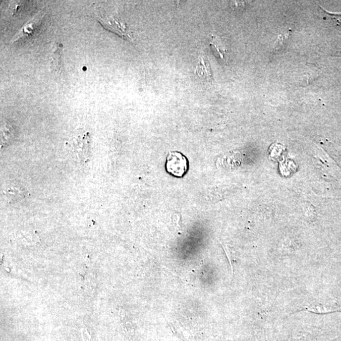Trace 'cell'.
<instances>
[{
    "label": "cell",
    "mask_w": 341,
    "mask_h": 341,
    "mask_svg": "<svg viewBox=\"0 0 341 341\" xmlns=\"http://www.w3.org/2000/svg\"><path fill=\"white\" fill-rule=\"evenodd\" d=\"M62 49L59 43L55 44L54 51H52L50 60L55 71L58 73H63L64 70V64L62 60Z\"/></svg>",
    "instance_id": "277c9868"
},
{
    "label": "cell",
    "mask_w": 341,
    "mask_h": 341,
    "mask_svg": "<svg viewBox=\"0 0 341 341\" xmlns=\"http://www.w3.org/2000/svg\"><path fill=\"white\" fill-rule=\"evenodd\" d=\"M308 312L316 313H330L335 312H339L340 309L337 306L327 304L312 305L306 308Z\"/></svg>",
    "instance_id": "5b68a950"
},
{
    "label": "cell",
    "mask_w": 341,
    "mask_h": 341,
    "mask_svg": "<svg viewBox=\"0 0 341 341\" xmlns=\"http://www.w3.org/2000/svg\"><path fill=\"white\" fill-rule=\"evenodd\" d=\"M22 190L16 189V188H12V189H7L6 192H4L5 196L10 198L12 200H17L22 199L25 196L24 192Z\"/></svg>",
    "instance_id": "8992f818"
},
{
    "label": "cell",
    "mask_w": 341,
    "mask_h": 341,
    "mask_svg": "<svg viewBox=\"0 0 341 341\" xmlns=\"http://www.w3.org/2000/svg\"><path fill=\"white\" fill-rule=\"evenodd\" d=\"M166 170L176 177H182L188 169L187 157L179 152H170L167 157Z\"/></svg>",
    "instance_id": "6da1fadb"
},
{
    "label": "cell",
    "mask_w": 341,
    "mask_h": 341,
    "mask_svg": "<svg viewBox=\"0 0 341 341\" xmlns=\"http://www.w3.org/2000/svg\"><path fill=\"white\" fill-rule=\"evenodd\" d=\"M44 18V15H37L32 19L31 21L27 23L23 28L12 39V42H15L20 41V40H25L29 39L34 36L36 32L39 31V27H41L42 19Z\"/></svg>",
    "instance_id": "3957f363"
},
{
    "label": "cell",
    "mask_w": 341,
    "mask_h": 341,
    "mask_svg": "<svg viewBox=\"0 0 341 341\" xmlns=\"http://www.w3.org/2000/svg\"><path fill=\"white\" fill-rule=\"evenodd\" d=\"M73 151L80 161L86 162L91 156L90 136L89 133H82L77 135L72 140Z\"/></svg>",
    "instance_id": "7a4b0ae2"
}]
</instances>
